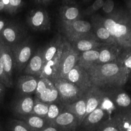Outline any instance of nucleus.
Returning a JSON list of instances; mask_svg holds the SVG:
<instances>
[{
  "mask_svg": "<svg viewBox=\"0 0 131 131\" xmlns=\"http://www.w3.org/2000/svg\"><path fill=\"white\" fill-rule=\"evenodd\" d=\"M87 71L92 86L102 89L122 86L129 74L122 64L114 62L94 66Z\"/></svg>",
  "mask_w": 131,
  "mask_h": 131,
  "instance_id": "f257e3e1",
  "label": "nucleus"
},
{
  "mask_svg": "<svg viewBox=\"0 0 131 131\" xmlns=\"http://www.w3.org/2000/svg\"><path fill=\"white\" fill-rule=\"evenodd\" d=\"M51 80L58 90L60 101L64 105L75 102L85 94L75 84L68 80L54 78Z\"/></svg>",
  "mask_w": 131,
  "mask_h": 131,
  "instance_id": "f03ea898",
  "label": "nucleus"
},
{
  "mask_svg": "<svg viewBox=\"0 0 131 131\" xmlns=\"http://www.w3.org/2000/svg\"><path fill=\"white\" fill-rule=\"evenodd\" d=\"M11 48L14 57L15 66L21 72L24 70L32 56L33 47L31 42L29 38H26Z\"/></svg>",
  "mask_w": 131,
  "mask_h": 131,
  "instance_id": "7ed1b4c3",
  "label": "nucleus"
},
{
  "mask_svg": "<svg viewBox=\"0 0 131 131\" xmlns=\"http://www.w3.org/2000/svg\"><path fill=\"white\" fill-rule=\"evenodd\" d=\"M35 93L37 99L45 103L51 104L60 102L57 89L52 80L49 78L39 79Z\"/></svg>",
  "mask_w": 131,
  "mask_h": 131,
  "instance_id": "20e7f679",
  "label": "nucleus"
},
{
  "mask_svg": "<svg viewBox=\"0 0 131 131\" xmlns=\"http://www.w3.org/2000/svg\"><path fill=\"white\" fill-rule=\"evenodd\" d=\"M78 53L72 48L64 46L61 60L55 77L52 78H65L78 61Z\"/></svg>",
  "mask_w": 131,
  "mask_h": 131,
  "instance_id": "39448f33",
  "label": "nucleus"
},
{
  "mask_svg": "<svg viewBox=\"0 0 131 131\" xmlns=\"http://www.w3.org/2000/svg\"><path fill=\"white\" fill-rule=\"evenodd\" d=\"M24 31L19 25L8 23L0 33V41L11 47L24 40Z\"/></svg>",
  "mask_w": 131,
  "mask_h": 131,
  "instance_id": "423d86ee",
  "label": "nucleus"
},
{
  "mask_svg": "<svg viewBox=\"0 0 131 131\" xmlns=\"http://www.w3.org/2000/svg\"><path fill=\"white\" fill-rule=\"evenodd\" d=\"M65 79L74 84L85 94L93 86L88 71L78 64L70 70Z\"/></svg>",
  "mask_w": 131,
  "mask_h": 131,
  "instance_id": "0eeeda50",
  "label": "nucleus"
},
{
  "mask_svg": "<svg viewBox=\"0 0 131 131\" xmlns=\"http://www.w3.org/2000/svg\"><path fill=\"white\" fill-rule=\"evenodd\" d=\"M27 23L31 28L36 31L46 30L50 27L48 15L43 10H32L27 18Z\"/></svg>",
  "mask_w": 131,
  "mask_h": 131,
  "instance_id": "6e6552de",
  "label": "nucleus"
},
{
  "mask_svg": "<svg viewBox=\"0 0 131 131\" xmlns=\"http://www.w3.org/2000/svg\"><path fill=\"white\" fill-rule=\"evenodd\" d=\"M52 125L57 127L61 131H75L80 124L75 115L64 109L54 120Z\"/></svg>",
  "mask_w": 131,
  "mask_h": 131,
  "instance_id": "1a4fd4ad",
  "label": "nucleus"
},
{
  "mask_svg": "<svg viewBox=\"0 0 131 131\" xmlns=\"http://www.w3.org/2000/svg\"><path fill=\"white\" fill-rule=\"evenodd\" d=\"M105 93L103 89L95 86H92L85 93L86 109L84 118L99 107Z\"/></svg>",
  "mask_w": 131,
  "mask_h": 131,
  "instance_id": "9d476101",
  "label": "nucleus"
},
{
  "mask_svg": "<svg viewBox=\"0 0 131 131\" xmlns=\"http://www.w3.org/2000/svg\"><path fill=\"white\" fill-rule=\"evenodd\" d=\"M107 114L100 107L96 108L84 118L81 125L86 131H96L101 123L103 122Z\"/></svg>",
  "mask_w": 131,
  "mask_h": 131,
  "instance_id": "9b49d317",
  "label": "nucleus"
},
{
  "mask_svg": "<svg viewBox=\"0 0 131 131\" xmlns=\"http://www.w3.org/2000/svg\"><path fill=\"white\" fill-rule=\"evenodd\" d=\"M0 62L3 66L6 74L12 80L15 66L14 57L11 48L2 42L0 45Z\"/></svg>",
  "mask_w": 131,
  "mask_h": 131,
  "instance_id": "f8f14e48",
  "label": "nucleus"
},
{
  "mask_svg": "<svg viewBox=\"0 0 131 131\" xmlns=\"http://www.w3.org/2000/svg\"><path fill=\"white\" fill-rule=\"evenodd\" d=\"M43 66V51L39 50L31 57L24 70V72L26 75H32L39 77Z\"/></svg>",
  "mask_w": 131,
  "mask_h": 131,
  "instance_id": "ddd939ff",
  "label": "nucleus"
},
{
  "mask_svg": "<svg viewBox=\"0 0 131 131\" xmlns=\"http://www.w3.org/2000/svg\"><path fill=\"white\" fill-rule=\"evenodd\" d=\"M38 80L32 75L25 74L20 76L18 81V88L21 95L23 96H30L35 93Z\"/></svg>",
  "mask_w": 131,
  "mask_h": 131,
  "instance_id": "4468645a",
  "label": "nucleus"
},
{
  "mask_svg": "<svg viewBox=\"0 0 131 131\" xmlns=\"http://www.w3.org/2000/svg\"><path fill=\"white\" fill-rule=\"evenodd\" d=\"M64 45H63L54 57L44 64L41 73L39 78H47L52 80L56 75L61 60Z\"/></svg>",
  "mask_w": 131,
  "mask_h": 131,
  "instance_id": "2eb2a0df",
  "label": "nucleus"
},
{
  "mask_svg": "<svg viewBox=\"0 0 131 131\" xmlns=\"http://www.w3.org/2000/svg\"><path fill=\"white\" fill-rule=\"evenodd\" d=\"M109 93L117 108L125 110V111L130 109L131 106V98L125 92L121 90L115 89L109 92Z\"/></svg>",
  "mask_w": 131,
  "mask_h": 131,
  "instance_id": "dca6fc26",
  "label": "nucleus"
},
{
  "mask_svg": "<svg viewBox=\"0 0 131 131\" xmlns=\"http://www.w3.org/2000/svg\"><path fill=\"white\" fill-rule=\"evenodd\" d=\"M104 26L111 36L119 41L126 36L128 32L127 28L125 25L118 24L112 19H107L104 21Z\"/></svg>",
  "mask_w": 131,
  "mask_h": 131,
  "instance_id": "f3484780",
  "label": "nucleus"
},
{
  "mask_svg": "<svg viewBox=\"0 0 131 131\" xmlns=\"http://www.w3.org/2000/svg\"><path fill=\"white\" fill-rule=\"evenodd\" d=\"M64 109L75 115L78 118L81 125L86 113V103L85 94L81 98L75 102L65 105Z\"/></svg>",
  "mask_w": 131,
  "mask_h": 131,
  "instance_id": "a211bd4d",
  "label": "nucleus"
},
{
  "mask_svg": "<svg viewBox=\"0 0 131 131\" xmlns=\"http://www.w3.org/2000/svg\"><path fill=\"white\" fill-rule=\"evenodd\" d=\"M99 55L100 52L95 50L83 52L79 58L77 64L87 71L96 65Z\"/></svg>",
  "mask_w": 131,
  "mask_h": 131,
  "instance_id": "6ab92c4d",
  "label": "nucleus"
},
{
  "mask_svg": "<svg viewBox=\"0 0 131 131\" xmlns=\"http://www.w3.org/2000/svg\"><path fill=\"white\" fill-rule=\"evenodd\" d=\"M35 100L30 96H24L17 102L14 109L18 114L23 116L31 115L33 111Z\"/></svg>",
  "mask_w": 131,
  "mask_h": 131,
  "instance_id": "aec40b11",
  "label": "nucleus"
},
{
  "mask_svg": "<svg viewBox=\"0 0 131 131\" xmlns=\"http://www.w3.org/2000/svg\"><path fill=\"white\" fill-rule=\"evenodd\" d=\"M25 121L28 126L35 130H43L46 127V123H48L45 118L31 114L25 118Z\"/></svg>",
  "mask_w": 131,
  "mask_h": 131,
  "instance_id": "412c9836",
  "label": "nucleus"
},
{
  "mask_svg": "<svg viewBox=\"0 0 131 131\" xmlns=\"http://www.w3.org/2000/svg\"><path fill=\"white\" fill-rule=\"evenodd\" d=\"M63 45L59 39L51 43L43 51L44 64L52 59Z\"/></svg>",
  "mask_w": 131,
  "mask_h": 131,
  "instance_id": "4be33fe9",
  "label": "nucleus"
},
{
  "mask_svg": "<svg viewBox=\"0 0 131 131\" xmlns=\"http://www.w3.org/2000/svg\"><path fill=\"white\" fill-rule=\"evenodd\" d=\"M59 102H56L51 103L49 104L48 112L47 114L46 119L50 125H52L53 122L61 113L64 108V105L62 104L59 103Z\"/></svg>",
  "mask_w": 131,
  "mask_h": 131,
  "instance_id": "5701e85b",
  "label": "nucleus"
},
{
  "mask_svg": "<svg viewBox=\"0 0 131 131\" xmlns=\"http://www.w3.org/2000/svg\"><path fill=\"white\" fill-rule=\"evenodd\" d=\"M49 104H50L43 103L37 99H36L32 114L46 118L48 112Z\"/></svg>",
  "mask_w": 131,
  "mask_h": 131,
  "instance_id": "b1692460",
  "label": "nucleus"
},
{
  "mask_svg": "<svg viewBox=\"0 0 131 131\" xmlns=\"http://www.w3.org/2000/svg\"><path fill=\"white\" fill-rule=\"evenodd\" d=\"M114 117L120 131H131V122L123 113L117 114Z\"/></svg>",
  "mask_w": 131,
  "mask_h": 131,
  "instance_id": "393cba45",
  "label": "nucleus"
},
{
  "mask_svg": "<svg viewBox=\"0 0 131 131\" xmlns=\"http://www.w3.org/2000/svg\"><path fill=\"white\" fill-rule=\"evenodd\" d=\"M99 107L102 108L107 114L111 113L117 109L108 92L105 91Z\"/></svg>",
  "mask_w": 131,
  "mask_h": 131,
  "instance_id": "a878e982",
  "label": "nucleus"
},
{
  "mask_svg": "<svg viewBox=\"0 0 131 131\" xmlns=\"http://www.w3.org/2000/svg\"><path fill=\"white\" fill-rule=\"evenodd\" d=\"M96 131H120L114 117L108 118L102 122Z\"/></svg>",
  "mask_w": 131,
  "mask_h": 131,
  "instance_id": "bb28decb",
  "label": "nucleus"
},
{
  "mask_svg": "<svg viewBox=\"0 0 131 131\" xmlns=\"http://www.w3.org/2000/svg\"><path fill=\"white\" fill-rule=\"evenodd\" d=\"M115 59V56L110 50L107 49H104L100 52L99 57L96 65L113 62L112 61Z\"/></svg>",
  "mask_w": 131,
  "mask_h": 131,
  "instance_id": "cd10ccee",
  "label": "nucleus"
},
{
  "mask_svg": "<svg viewBox=\"0 0 131 131\" xmlns=\"http://www.w3.org/2000/svg\"><path fill=\"white\" fill-rule=\"evenodd\" d=\"M97 45L98 44L95 41L84 39H80L76 42V48L78 50L83 52L93 50Z\"/></svg>",
  "mask_w": 131,
  "mask_h": 131,
  "instance_id": "c85d7f7f",
  "label": "nucleus"
},
{
  "mask_svg": "<svg viewBox=\"0 0 131 131\" xmlns=\"http://www.w3.org/2000/svg\"><path fill=\"white\" fill-rule=\"evenodd\" d=\"M73 27L77 33H86L90 30L91 24L88 21L78 20L74 22Z\"/></svg>",
  "mask_w": 131,
  "mask_h": 131,
  "instance_id": "c756f323",
  "label": "nucleus"
},
{
  "mask_svg": "<svg viewBox=\"0 0 131 131\" xmlns=\"http://www.w3.org/2000/svg\"><path fill=\"white\" fill-rule=\"evenodd\" d=\"M0 83L5 87L10 88L13 85L12 80L10 79L6 74L3 66L0 62Z\"/></svg>",
  "mask_w": 131,
  "mask_h": 131,
  "instance_id": "7c9ffc66",
  "label": "nucleus"
},
{
  "mask_svg": "<svg viewBox=\"0 0 131 131\" xmlns=\"http://www.w3.org/2000/svg\"><path fill=\"white\" fill-rule=\"evenodd\" d=\"M23 5V0H10L9 6L6 12L11 15L16 14Z\"/></svg>",
  "mask_w": 131,
  "mask_h": 131,
  "instance_id": "2f4dec72",
  "label": "nucleus"
},
{
  "mask_svg": "<svg viewBox=\"0 0 131 131\" xmlns=\"http://www.w3.org/2000/svg\"><path fill=\"white\" fill-rule=\"evenodd\" d=\"M79 13V11L78 8L71 7L66 10L64 16L68 20H73L78 16Z\"/></svg>",
  "mask_w": 131,
  "mask_h": 131,
  "instance_id": "473e14b6",
  "label": "nucleus"
},
{
  "mask_svg": "<svg viewBox=\"0 0 131 131\" xmlns=\"http://www.w3.org/2000/svg\"><path fill=\"white\" fill-rule=\"evenodd\" d=\"M97 36L100 39L106 40L109 39L111 37L110 34L105 27H101L97 31Z\"/></svg>",
  "mask_w": 131,
  "mask_h": 131,
  "instance_id": "72a5a7b5",
  "label": "nucleus"
},
{
  "mask_svg": "<svg viewBox=\"0 0 131 131\" xmlns=\"http://www.w3.org/2000/svg\"><path fill=\"white\" fill-rule=\"evenodd\" d=\"M114 4L113 1L107 0L104 3L103 7V11L107 13H109L112 11L114 8Z\"/></svg>",
  "mask_w": 131,
  "mask_h": 131,
  "instance_id": "f704fd0d",
  "label": "nucleus"
},
{
  "mask_svg": "<svg viewBox=\"0 0 131 131\" xmlns=\"http://www.w3.org/2000/svg\"><path fill=\"white\" fill-rule=\"evenodd\" d=\"M122 65L129 73H130L131 71V55L127 56L124 59Z\"/></svg>",
  "mask_w": 131,
  "mask_h": 131,
  "instance_id": "c9c22d12",
  "label": "nucleus"
},
{
  "mask_svg": "<svg viewBox=\"0 0 131 131\" xmlns=\"http://www.w3.org/2000/svg\"><path fill=\"white\" fill-rule=\"evenodd\" d=\"M103 0H96L94 2L92 5V8L94 10L97 11L103 7L104 4Z\"/></svg>",
  "mask_w": 131,
  "mask_h": 131,
  "instance_id": "e433bc0d",
  "label": "nucleus"
},
{
  "mask_svg": "<svg viewBox=\"0 0 131 131\" xmlns=\"http://www.w3.org/2000/svg\"><path fill=\"white\" fill-rule=\"evenodd\" d=\"M14 131H29L27 128L24 126L23 124H17L15 125Z\"/></svg>",
  "mask_w": 131,
  "mask_h": 131,
  "instance_id": "4c0bfd02",
  "label": "nucleus"
},
{
  "mask_svg": "<svg viewBox=\"0 0 131 131\" xmlns=\"http://www.w3.org/2000/svg\"><path fill=\"white\" fill-rule=\"evenodd\" d=\"M41 131H61L58 128L52 125H50V126L45 127Z\"/></svg>",
  "mask_w": 131,
  "mask_h": 131,
  "instance_id": "58836bf2",
  "label": "nucleus"
},
{
  "mask_svg": "<svg viewBox=\"0 0 131 131\" xmlns=\"http://www.w3.org/2000/svg\"><path fill=\"white\" fill-rule=\"evenodd\" d=\"M5 91V86L0 83V101L2 100Z\"/></svg>",
  "mask_w": 131,
  "mask_h": 131,
  "instance_id": "ea45409f",
  "label": "nucleus"
},
{
  "mask_svg": "<svg viewBox=\"0 0 131 131\" xmlns=\"http://www.w3.org/2000/svg\"><path fill=\"white\" fill-rule=\"evenodd\" d=\"M8 23L5 19H0V33L2 31Z\"/></svg>",
  "mask_w": 131,
  "mask_h": 131,
  "instance_id": "a19ab883",
  "label": "nucleus"
},
{
  "mask_svg": "<svg viewBox=\"0 0 131 131\" xmlns=\"http://www.w3.org/2000/svg\"><path fill=\"white\" fill-rule=\"evenodd\" d=\"M52 1V0H35V1L38 4L43 5H46L47 4H49Z\"/></svg>",
  "mask_w": 131,
  "mask_h": 131,
  "instance_id": "79ce46f5",
  "label": "nucleus"
},
{
  "mask_svg": "<svg viewBox=\"0 0 131 131\" xmlns=\"http://www.w3.org/2000/svg\"><path fill=\"white\" fill-rule=\"evenodd\" d=\"M1 1L3 2V3L5 5V11L6 12L7 10L8 9L9 6L10 0H1Z\"/></svg>",
  "mask_w": 131,
  "mask_h": 131,
  "instance_id": "37998d69",
  "label": "nucleus"
},
{
  "mask_svg": "<svg viewBox=\"0 0 131 131\" xmlns=\"http://www.w3.org/2000/svg\"><path fill=\"white\" fill-rule=\"evenodd\" d=\"M123 113L131 122V109H130L126 111H125Z\"/></svg>",
  "mask_w": 131,
  "mask_h": 131,
  "instance_id": "c03bdc74",
  "label": "nucleus"
},
{
  "mask_svg": "<svg viewBox=\"0 0 131 131\" xmlns=\"http://www.w3.org/2000/svg\"><path fill=\"white\" fill-rule=\"evenodd\" d=\"M5 5L3 3V2L0 0V12L5 11Z\"/></svg>",
  "mask_w": 131,
  "mask_h": 131,
  "instance_id": "a18cd8bd",
  "label": "nucleus"
},
{
  "mask_svg": "<svg viewBox=\"0 0 131 131\" xmlns=\"http://www.w3.org/2000/svg\"><path fill=\"white\" fill-rule=\"evenodd\" d=\"M1 43H2V42L0 41V45H1Z\"/></svg>",
  "mask_w": 131,
  "mask_h": 131,
  "instance_id": "49530a36",
  "label": "nucleus"
}]
</instances>
